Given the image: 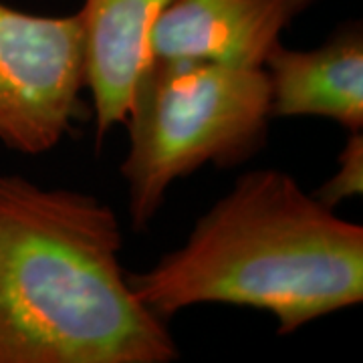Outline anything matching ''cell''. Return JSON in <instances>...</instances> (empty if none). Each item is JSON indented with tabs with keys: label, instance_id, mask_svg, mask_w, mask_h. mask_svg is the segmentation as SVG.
I'll return each instance as SVG.
<instances>
[{
	"label": "cell",
	"instance_id": "6da1fadb",
	"mask_svg": "<svg viewBox=\"0 0 363 363\" xmlns=\"http://www.w3.org/2000/svg\"><path fill=\"white\" fill-rule=\"evenodd\" d=\"M101 198L0 176V363H172L178 343L121 267Z\"/></svg>",
	"mask_w": 363,
	"mask_h": 363
},
{
	"label": "cell",
	"instance_id": "7a4b0ae2",
	"mask_svg": "<svg viewBox=\"0 0 363 363\" xmlns=\"http://www.w3.org/2000/svg\"><path fill=\"white\" fill-rule=\"evenodd\" d=\"M128 281L166 323L190 307L233 305L269 313L277 335H291L363 301V226L283 169H250L194 222L182 247L128 272Z\"/></svg>",
	"mask_w": 363,
	"mask_h": 363
},
{
	"label": "cell",
	"instance_id": "3957f363",
	"mask_svg": "<svg viewBox=\"0 0 363 363\" xmlns=\"http://www.w3.org/2000/svg\"><path fill=\"white\" fill-rule=\"evenodd\" d=\"M271 121L262 67L152 57L131 93L130 145L119 166L131 228H150L174 182L206 166L238 168L259 156Z\"/></svg>",
	"mask_w": 363,
	"mask_h": 363
},
{
	"label": "cell",
	"instance_id": "277c9868",
	"mask_svg": "<svg viewBox=\"0 0 363 363\" xmlns=\"http://www.w3.org/2000/svg\"><path fill=\"white\" fill-rule=\"evenodd\" d=\"M81 14H33L0 0V143L40 156L91 117Z\"/></svg>",
	"mask_w": 363,
	"mask_h": 363
},
{
	"label": "cell",
	"instance_id": "5b68a950",
	"mask_svg": "<svg viewBox=\"0 0 363 363\" xmlns=\"http://www.w3.org/2000/svg\"><path fill=\"white\" fill-rule=\"evenodd\" d=\"M317 0H172L150 33L157 59L262 67L271 49Z\"/></svg>",
	"mask_w": 363,
	"mask_h": 363
},
{
	"label": "cell",
	"instance_id": "8992f818",
	"mask_svg": "<svg viewBox=\"0 0 363 363\" xmlns=\"http://www.w3.org/2000/svg\"><path fill=\"white\" fill-rule=\"evenodd\" d=\"M262 69L272 119L321 117L343 130L363 131V25L350 18L315 49L277 43Z\"/></svg>",
	"mask_w": 363,
	"mask_h": 363
},
{
	"label": "cell",
	"instance_id": "52a82bcc",
	"mask_svg": "<svg viewBox=\"0 0 363 363\" xmlns=\"http://www.w3.org/2000/svg\"><path fill=\"white\" fill-rule=\"evenodd\" d=\"M172 0H85V89L97 147L125 123L135 81L152 59L150 33Z\"/></svg>",
	"mask_w": 363,
	"mask_h": 363
},
{
	"label": "cell",
	"instance_id": "ba28073f",
	"mask_svg": "<svg viewBox=\"0 0 363 363\" xmlns=\"http://www.w3.org/2000/svg\"><path fill=\"white\" fill-rule=\"evenodd\" d=\"M363 192V131H350L337 157V169L313 196L323 206L335 210L339 204L359 198Z\"/></svg>",
	"mask_w": 363,
	"mask_h": 363
}]
</instances>
